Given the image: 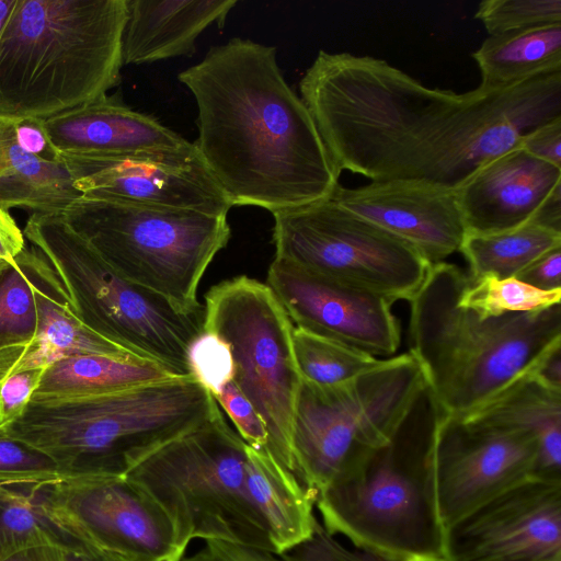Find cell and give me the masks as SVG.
I'll list each match as a JSON object with an SVG mask.
<instances>
[{
    "label": "cell",
    "mask_w": 561,
    "mask_h": 561,
    "mask_svg": "<svg viewBox=\"0 0 561 561\" xmlns=\"http://www.w3.org/2000/svg\"><path fill=\"white\" fill-rule=\"evenodd\" d=\"M187 360L192 376L211 396H216L234 378L231 350L217 334L204 330L190 344Z\"/></svg>",
    "instance_id": "obj_36"
},
{
    "label": "cell",
    "mask_w": 561,
    "mask_h": 561,
    "mask_svg": "<svg viewBox=\"0 0 561 561\" xmlns=\"http://www.w3.org/2000/svg\"><path fill=\"white\" fill-rule=\"evenodd\" d=\"M470 278V277H469ZM561 289L541 290L516 277L492 275L471 280L463 289L459 305L482 318L508 313L533 312L561 304Z\"/></svg>",
    "instance_id": "obj_32"
},
{
    "label": "cell",
    "mask_w": 561,
    "mask_h": 561,
    "mask_svg": "<svg viewBox=\"0 0 561 561\" xmlns=\"http://www.w3.org/2000/svg\"><path fill=\"white\" fill-rule=\"evenodd\" d=\"M123 65H142L191 57L197 37L211 24L219 27L237 0H125Z\"/></svg>",
    "instance_id": "obj_21"
},
{
    "label": "cell",
    "mask_w": 561,
    "mask_h": 561,
    "mask_svg": "<svg viewBox=\"0 0 561 561\" xmlns=\"http://www.w3.org/2000/svg\"><path fill=\"white\" fill-rule=\"evenodd\" d=\"M24 234L10 213L0 207V266H7L25 249Z\"/></svg>",
    "instance_id": "obj_42"
},
{
    "label": "cell",
    "mask_w": 561,
    "mask_h": 561,
    "mask_svg": "<svg viewBox=\"0 0 561 561\" xmlns=\"http://www.w3.org/2000/svg\"><path fill=\"white\" fill-rule=\"evenodd\" d=\"M178 78L197 105L194 145L232 206L275 213L332 195L341 171L274 46L234 37Z\"/></svg>",
    "instance_id": "obj_2"
},
{
    "label": "cell",
    "mask_w": 561,
    "mask_h": 561,
    "mask_svg": "<svg viewBox=\"0 0 561 561\" xmlns=\"http://www.w3.org/2000/svg\"><path fill=\"white\" fill-rule=\"evenodd\" d=\"M467 233H495L537 221L561 196V168L515 147L455 190Z\"/></svg>",
    "instance_id": "obj_19"
},
{
    "label": "cell",
    "mask_w": 561,
    "mask_h": 561,
    "mask_svg": "<svg viewBox=\"0 0 561 561\" xmlns=\"http://www.w3.org/2000/svg\"><path fill=\"white\" fill-rule=\"evenodd\" d=\"M445 561H561V481L530 478L444 529Z\"/></svg>",
    "instance_id": "obj_16"
},
{
    "label": "cell",
    "mask_w": 561,
    "mask_h": 561,
    "mask_svg": "<svg viewBox=\"0 0 561 561\" xmlns=\"http://www.w3.org/2000/svg\"><path fill=\"white\" fill-rule=\"evenodd\" d=\"M561 248V231L537 221L495 233H466L459 252L471 280L515 277L534 261Z\"/></svg>",
    "instance_id": "obj_28"
},
{
    "label": "cell",
    "mask_w": 561,
    "mask_h": 561,
    "mask_svg": "<svg viewBox=\"0 0 561 561\" xmlns=\"http://www.w3.org/2000/svg\"><path fill=\"white\" fill-rule=\"evenodd\" d=\"M81 543L50 518L32 485H0V561L33 546Z\"/></svg>",
    "instance_id": "obj_29"
},
{
    "label": "cell",
    "mask_w": 561,
    "mask_h": 561,
    "mask_svg": "<svg viewBox=\"0 0 561 561\" xmlns=\"http://www.w3.org/2000/svg\"><path fill=\"white\" fill-rule=\"evenodd\" d=\"M169 516L186 552L194 539L275 552L247 489V444L218 408L124 474Z\"/></svg>",
    "instance_id": "obj_7"
},
{
    "label": "cell",
    "mask_w": 561,
    "mask_h": 561,
    "mask_svg": "<svg viewBox=\"0 0 561 561\" xmlns=\"http://www.w3.org/2000/svg\"><path fill=\"white\" fill-rule=\"evenodd\" d=\"M61 216L127 280L184 313L205 310L197 290L230 239L227 216L85 196Z\"/></svg>",
    "instance_id": "obj_9"
},
{
    "label": "cell",
    "mask_w": 561,
    "mask_h": 561,
    "mask_svg": "<svg viewBox=\"0 0 561 561\" xmlns=\"http://www.w3.org/2000/svg\"><path fill=\"white\" fill-rule=\"evenodd\" d=\"M66 549L57 545H41L23 549L4 561H66Z\"/></svg>",
    "instance_id": "obj_43"
},
{
    "label": "cell",
    "mask_w": 561,
    "mask_h": 561,
    "mask_svg": "<svg viewBox=\"0 0 561 561\" xmlns=\"http://www.w3.org/2000/svg\"><path fill=\"white\" fill-rule=\"evenodd\" d=\"M4 425H3V422H2V417H1V412H0V431L3 430Z\"/></svg>",
    "instance_id": "obj_47"
},
{
    "label": "cell",
    "mask_w": 561,
    "mask_h": 561,
    "mask_svg": "<svg viewBox=\"0 0 561 561\" xmlns=\"http://www.w3.org/2000/svg\"><path fill=\"white\" fill-rule=\"evenodd\" d=\"M538 439L440 411L432 448V492L445 529L496 494L535 478Z\"/></svg>",
    "instance_id": "obj_14"
},
{
    "label": "cell",
    "mask_w": 561,
    "mask_h": 561,
    "mask_svg": "<svg viewBox=\"0 0 561 561\" xmlns=\"http://www.w3.org/2000/svg\"><path fill=\"white\" fill-rule=\"evenodd\" d=\"M15 121L16 141L22 149L46 160H60L44 126V119L23 118Z\"/></svg>",
    "instance_id": "obj_41"
},
{
    "label": "cell",
    "mask_w": 561,
    "mask_h": 561,
    "mask_svg": "<svg viewBox=\"0 0 561 561\" xmlns=\"http://www.w3.org/2000/svg\"><path fill=\"white\" fill-rule=\"evenodd\" d=\"M67 163L46 160L20 147L15 121L0 117V207H27L36 214L62 215L82 194Z\"/></svg>",
    "instance_id": "obj_25"
},
{
    "label": "cell",
    "mask_w": 561,
    "mask_h": 561,
    "mask_svg": "<svg viewBox=\"0 0 561 561\" xmlns=\"http://www.w3.org/2000/svg\"><path fill=\"white\" fill-rule=\"evenodd\" d=\"M247 489L275 553L310 539L319 523L314 499L266 447L247 445Z\"/></svg>",
    "instance_id": "obj_23"
},
{
    "label": "cell",
    "mask_w": 561,
    "mask_h": 561,
    "mask_svg": "<svg viewBox=\"0 0 561 561\" xmlns=\"http://www.w3.org/2000/svg\"><path fill=\"white\" fill-rule=\"evenodd\" d=\"M330 198L340 207L413 247L430 263L459 252L467 229L455 190L415 180L340 184Z\"/></svg>",
    "instance_id": "obj_18"
},
{
    "label": "cell",
    "mask_w": 561,
    "mask_h": 561,
    "mask_svg": "<svg viewBox=\"0 0 561 561\" xmlns=\"http://www.w3.org/2000/svg\"><path fill=\"white\" fill-rule=\"evenodd\" d=\"M15 4L16 0H0V35L2 34Z\"/></svg>",
    "instance_id": "obj_46"
},
{
    "label": "cell",
    "mask_w": 561,
    "mask_h": 561,
    "mask_svg": "<svg viewBox=\"0 0 561 561\" xmlns=\"http://www.w3.org/2000/svg\"><path fill=\"white\" fill-rule=\"evenodd\" d=\"M293 350L301 380L320 387L354 379L381 362L364 351L297 327L293 329Z\"/></svg>",
    "instance_id": "obj_31"
},
{
    "label": "cell",
    "mask_w": 561,
    "mask_h": 561,
    "mask_svg": "<svg viewBox=\"0 0 561 561\" xmlns=\"http://www.w3.org/2000/svg\"><path fill=\"white\" fill-rule=\"evenodd\" d=\"M536 370L484 404L455 416L533 434L539 444L534 477L561 481V389L545 382Z\"/></svg>",
    "instance_id": "obj_22"
},
{
    "label": "cell",
    "mask_w": 561,
    "mask_h": 561,
    "mask_svg": "<svg viewBox=\"0 0 561 561\" xmlns=\"http://www.w3.org/2000/svg\"><path fill=\"white\" fill-rule=\"evenodd\" d=\"M7 266H8V265H7ZM3 267H5V266H0V270H1V268H3Z\"/></svg>",
    "instance_id": "obj_48"
},
{
    "label": "cell",
    "mask_w": 561,
    "mask_h": 561,
    "mask_svg": "<svg viewBox=\"0 0 561 561\" xmlns=\"http://www.w3.org/2000/svg\"><path fill=\"white\" fill-rule=\"evenodd\" d=\"M180 561H379L366 553L359 556L339 545L318 523L312 537L283 553L206 540L197 551Z\"/></svg>",
    "instance_id": "obj_33"
},
{
    "label": "cell",
    "mask_w": 561,
    "mask_h": 561,
    "mask_svg": "<svg viewBox=\"0 0 561 561\" xmlns=\"http://www.w3.org/2000/svg\"><path fill=\"white\" fill-rule=\"evenodd\" d=\"M217 409L193 376L175 377L98 397L30 401L3 432L46 453L67 478L124 476Z\"/></svg>",
    "instance_id": "obj_6"
},
{
    "label": "cell",
    "mask_w": 561,
    "mask_h": 561,
    "mask_svg": "<svg viewBox=\"0 0 561 561\" xmlns=\"http://www.w3.org/2000/svg\"><path fill=\"white\" fill-rule=\"evenodd\" d=\"M291 322L313 334L391 357L401 329L389 300L339 284L274 256L266 278Z\"/></svg>",
    "instance_id": "obj_17"
},
{
    "label": "cell",
    "mask_w": 561,
    "mask_h": 561,
    "mask_svg": "<svg viewBox=\"0 0 561 561\" xmlns=\"http://www.w3.org/2000/svg\"><path fill=\"white\" fill-rule=\"evenodd\" d=\"M67 478L37 447L0 431V485H39Z\"/></svg>",
    "instance_id": "obj_35"
},
{
    "label": "cell",
    "mask_w": 561,
    "mask_h": 561,
    "mask_svg": "<svg viewBox=\"0 0 561 561\" xmlns=\"http://www.w3.org/2000/svg\"><path fill=\"white\" fill-rule=\"evenodd\" d=\"M85 197L227 216L231 203L194 142L117 156L60 154Z\"/></svg>",
    "instance_id": "obj_15"
},
{
    "label": "cell",
    "mask_w": 561,
    "mask_h": 561,
    "mask_svg": "<svg viewBox=\"0 0 561 561\" xmlns=\"http://www.w3.org/2000/svg\"><path fill=\"white\" fill-rule=\"evenodd\" d=\"M515 277L541 290L561 289V248L543 254Z\"/></svg>",
    "instance_id": "obj_40"
},
{
    "label": "cell",
    "mask_w": 561,
    "mask_h": 561,
    "mask_svg": "<svg viewBox=\"0 0 561 561\" xmlns=\"http://www.w3.org/2000/svg\"><path fill=\"white\" fill-rule=\"evenodd\" d=\"M204 309V330L228 343L233 382L267 427L266 448L296 477L291 433L301 378L290 318L266 284L245 275L211 287Z\"/></svg>",
    "instance_id": "obj_11"
},
{
    "label": "cell",
    "mask_w": 561,
    "mask_h": 561,
    "mask_svg": "<svg viewBox=\"0 0 561 561\" xmlns=\"http://www.w3.org/2000/svg\"><path fill=\"white\" fill-rule=\"evenodd\" d=\"M44 126L59 154L117 156L190 144L153 116L107 94L46 118Z\"/></svg>",
    "instance_id": "obj_20"
},
{
    "label": "cell",
    "mask_w": 561,
    "mask_h": 561,
    "mask_svg": "<svg viewBox=\"0 0 561 561\" xmlns=\"http://www.w3.org/2000/svg\"><path fill=\"white\" fill-rule=\"evenodd\" d=\"M517 147L541 161L561 168V117L523 135Z\"/></svg>",
    "instance_id": "obj_39"
},
{
    "label": "cell",
    "mask_w": 561,
    "mask_h": 561,
    "mask_svg": "<svg viewBox=\"0 0 561 561\" xmlns=\"http://www.w3.org/2000/svg\"><path fill=\"white\" fill-rule=\"evenodd\" d=\"M37 331L23 346L20 368L47 367L75 354L142 359L91 330L76 311L59 277L46 260L36 285Z\"/></svg>",
    "instance_id": "obj_24"
},
{
    "label": "cell",
    "mask_w": 561,
    "mask_h": 561,
    "mask_svg": "<svg viewBox=\"0 0 561 561\" xmlns=\"http://www.w3.org/2000/svg\"><path fill=\"white\" fill-rule=\"evenodd\" d=\"M125 0H16L0 35V117L46 119L119 83Z\"/></svg>",
    "instance_id": "obj_4"
},
{
    "label": "cell",
    "mask_w": 561,
    "mask_h": 561,
    "mask_svg": "<svg viewBox=\"0 0 561 561\" xmlns=\"http://www.w3.org/2000/svg\"><path fill=\"white\" fill-rule=\"evenodd\" d=\"M272 214L275 257L392 304L409 301L432 264L330 197Z\"/></svg>",
    "instance_id": "obj_12"
},
{
    "label": "cell",
    "mask_w": 561,
    "mask_h": 561,
    "mask_svg": "<svg viewBox=\"0 0 561 561\" xmlns=\"http://www.w3.org/2000/svg\"><path fill=\"white\" fill-rule=\"evenodd\" d=\"M299 92L341 172L449 190L561 117V71L456 93L427 88L379 58L320 50Z\"/></svg>",
    "instance_id": "obj_1"
},
{
    "label": "cell",
    "mask_w": 561,
    "mask_h": 561,
    "mask_svg": "<svg viewBox=\"0 0 561 561\" xmlns=\"http://www.w3.org/2000/svg\"><path fill=\"white\" fill-rule=\"evenodd\" d=\"M51 265L82 321L133 355L191 377L187 350L204 313H184L119 275L61 215L34 213L23 231Z\"/></svg>",
    "instance_id": "obj_8"
},
{
    "label": "cell",
    "mask_w": 561,
    "mask_h": 561,
    "mask_svg": "<svg viewBox=\"0 0 561 561\" xmlns=\"http://www.w3.org/2000/svg\"><path fill=\"white\" fill-rule=\"evenodd\" d=\"M46 259L24 249L0 270V350L31 343L37 331L36 285Z\"/></svg>",
    "instance_id": "obj_30"
},
{
    "label": "cell",
    "mask_w": 561,
    "mask_h": 561,
    "mask_svg": "<svg viewBox=\"0 0 561 561\" xmlns=\"http://www.w3.org/2000/svg\"><path fill=\"white\" fill-rule=\"evenodd\" d=\"M214 399L230 417L236 432L247 445L254 448L267 447L268 432L264 421L233 381L228 382Z\"/></svg>",
    "instance_id": "obj_37"
},
{
    "label": "cell",
    "mask_w": 561,
    "mask_h": 561,
    "mask_svg": "<svg viewBox=\"0 0 561 561\" xmlns=\"http://www.w3.org/2000/svg\"><path fill=\"white\" fill-rule=\"evenodd\" d=\"M472 58L481 73L479 88L485 91L561 71V24L491 35Z\"/></svg>",
    "instance_id": "obj_27"
},
{
    "label": "cell",
    "mask_w": 561,
    "mask_h": 561,
    "mask_svg": "<svg viewBox=\"0 0 561 561\" xmlns=\"http://www.w3.org/2000/svg\"><path fill=\"white\" fill-rule=\"evenodd\" d=\"M45 368L21 369L0 380V412L4 426L22 414Z\"/></svg>",
    "instance_id": "obj_38"
},
{
    "label": "cell",
    "mask_w": 561,
    "mask_h": 561,
    "mask_svg": "<svg viewBox=\"0 0 561 561\" xmlns=\"http://www.w3.org/2000/svg\"><path fill=\"white\" fill-rule=\"evenodd\" d=\"M469 282L459 266L432 263L409 300V353L437 405L451 415L484 404L561 347V304L482 318L459 305Z\"/></svg>",
    "instance_id": "obj_3"
},
{
    "label": "cell",
    "mask_w": 561,
    "mask_h": 561,
    "mask_svg": "<svg viewBox=\"0 0 561 561\" xmlns=\"http://www.w3.org/2000/svg\"><path fill=\"white\" fill-rule=\"evenodd\" d=\"M175 377L147 359L75 354L61 357L44 369L30 401L98 397Z\"/></svg>",
    "instance_id": "obj_26"
},
{
    "label": "cell",
    "mask_w": 561,
    "mask_h": 561,
    "mask_svg": "<svg viewBox=\"0 0 561 561\" xmlns=\"http://www.w3.org/2000/svg\"><path fill=\"white\" fill-rule=\"evenodd\" d=\"M474 18L489 36L561 24V0H485Z\"/></svg>",
    "instance_id": "obj_34"
},
{
    "label": "cell",
    "mask_w": 561,
    "mask_h": 561,
    "mask_svg": "<svg viewBox=\"0 0 561 561\" xmlns=\"http://www.w3.org/2000/svg\"><path fill=\"white\" fill-rule=\"evenodd\" d=\"M440 411L426 387L388 444L316 496L329 535L342 534L379 561H445L431 473Z\"/></svg>",
    "instance_id": "obj_5"
},
{
    "label": "cell",
    "mask_w": 561,
    "mask_h": 561,
    "mask_svg": "<svg viewBox=\"0 0 561 561\" xmlns=\"http://www.w3.org/2000/svg\"><path fill=\"white\" fill-rule=\"evenodd\" d=\"M536 374L551 387L561 389V347L554 350L543 359Z\"/></svg>",
    "instance_id": "obj_45"
},
{
    "label": "cell",
    "mask_w": 561,
    "mask_h": 561,
    "mask_svg": "<svg viewBox=\"0 0 561 561\" xmlns=\"http://www.w3.org/2000/svg\"><path fill=\"white\" fill-rule=\"evenodd\" d=\"M39 503L77 539L128 561H180L164 511L125 476L68 477L32 485Z\"/></svg>",
    "instance_id": "obj_13"
},
{
    "label": "cell",
    "mask_w": 561,
    "mask_h": 561,
    "mask_svg": "<svg viewBox=\"0 0 561 561\" xmlns=\"http://www.w3.org/2000/svg\"><path fill=\"white\" fill-rule=\"evenodd\" d=\"M66 561H128L117 554L104 551L89 543L66 550Z\"/></svg>",
    "instance_id": "obj_44"
},
{
    "label": "cell",
    "mask_w": 561,
    "mask_h": 561,
    "mask_svg": "<svg viewBox=\"0 0 561 561\" xmlns=\"http://www.w3.org/2000/svg\"><path fill=\"white\" fill-rule=\"evenodd\" d=\"M426 387L411 353L381 359L335 386L301 380L291 433L299 482L316 500L368 453L391 440Z\"/></svg>",
    "instance_id": "obj_10"
}]
</instances>
